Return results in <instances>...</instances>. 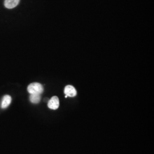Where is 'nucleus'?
I'll return each mask as SVG.
<instances>
[{"instance_id": "nucleus-6", "label": "nucleus", "mask_w": 154, "mask_h": 154, "mask_svg": "<svg viewBox=\"0 0 154 154\" xmlns=\"http://www.w3.org/2000/svg\"><path fill=\"white\" fill-rule=\"evenodd\" d=\"M41 99V94H32L29 97L30 101L34 104H37L40 102Z\"/></svg>"}, {"instance_id": "nucleus-1", "label": "nucleus", "mask_w": 154, "mask_h": 154, "mask_svg": "<svg viewBox=\"0 0 154 154\" xmlns=\"http://www.w3.org/2000/svg\"><path fill=\"white\" fill-rule=\"evenodd\" d=\"M28 91L30 94H41L44 92V88L43 86L39 83H32L28 86Z\"/></svg>"}, {"instance_id": "nucleus-3", "label": "nucleus", "mask_w": 154, "mask_h": 154, "mask_svg": "<svg viewBox=\"0 0 154 154\" xmlns=\"http://www.w3.org/2000/svg\"><path fill=\"white\" fill-rule=\"evenodd\" d=\"M64 93L66 96L70 97H74L77 95V91L75 88L72 85L66 86L64 90Z\"/></svg>"}, {"instance_id": "nucleus-2", "label": "nucleus", "mask_w": 154, "mask_h": 154, "mask_svg": "<svg viewBox=\"0 0 154 154\" xmlns=\"http://www.w3.org/2000/svg\"><path fill=\"white\" fill-rule=\"evenodd\" d=\"M48 107L51 110H57L60 106V100L57 96L53 97L48 101Z\"/></svg>"}, {"instance_id": "nucleus-5", "label": "nucleus", "mask_w": 154, "mask_h": 154, "mask_svg": "<svg viewBox=\"0 0 154 154\" xmlns=\"http://www.w3.org/2000/svg\"><path fill=\"white\" fill-rule=\"evenodd\" d=\"M20 0H5L4 5L8 9H13L18 5Z\"/></svg>"}, {"instance_id": "nucleus-4", "label": "nucleus", "mask_w": 154, "mask_h": 154, "mask_svg": "<svg viewBox=\"0 0 154 154\" xmlns=\"http://www.w3.org/2000/svg\"><path fill=\"white\" fill-rule=\"evenodd\" d=\"M11 97L10 95H6L3 97V98L2 99L1 104V108L3 109H6L9 105H11Z\"/></svg>"}]
</instances>
